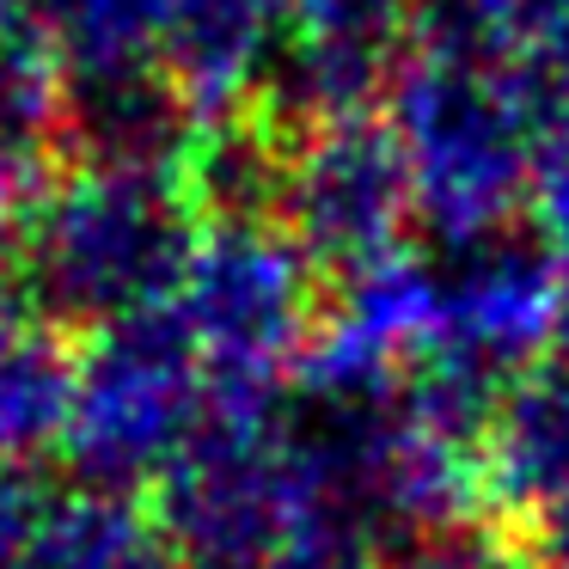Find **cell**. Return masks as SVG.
<instances>
[{
	"instance_id": "6da1fadb",
	"label": "cell",
	"mask_w": 569,
	"mask_h": 569,
	"mask_svg": "<svg viewBox=\"0 0 569 569\" xmlns=\"http://www.w3.org/2000/svg\"><path fill=\"white\" fill-rule=\"evenodd\" d=\"M483 466L527 520L569 502V319L551 331L527 380H508Z\"/></svg>"
}]
</instances>
